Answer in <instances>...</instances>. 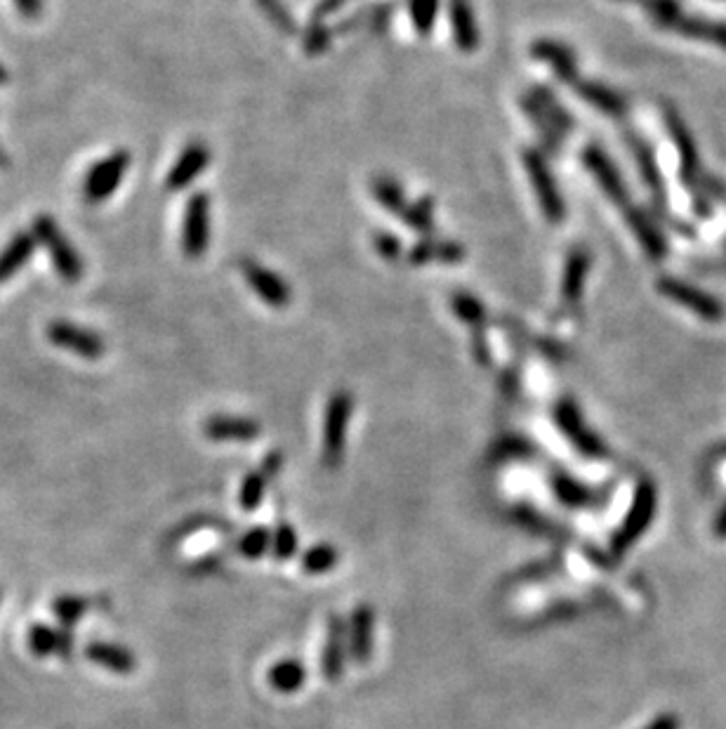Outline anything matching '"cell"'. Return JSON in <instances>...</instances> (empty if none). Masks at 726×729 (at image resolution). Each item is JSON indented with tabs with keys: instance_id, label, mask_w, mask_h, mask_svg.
Returning <instances> with one entry per match:
<instances>
[{
	"instance_id": "23",
	"label": "cell",
	"mask_w": 726,
	"mask_h": 729,
	"mask_svg": "<svg viewBox=\"0 0 726 729\" xmlns=\"http://www.w3.org/2000/svg\"><path fill=\"white\" fill-rule=\"evenodd\" d=\"M349 630H352L349 647H352L354 661L366 663L373 652V609L366 607V604H359L352 614Z\"/></svg>"
},
{
	"instance_id": "21",
	"label": "cell",
	"mask_w": 726,
	"mask_h": 729,
	"mask_svg": "<svg viewBox=\"0 0 726 729\" xmlns=\"http://www.w3.org/2000/svg\"><path fill=\"white\" fill-rule=\"evenodd\" d=\"M85 656L88 661L95 663V666L107 668V671L114 673H132L135 671L137 661L135 654L130 649H125L121 645H111V642H92V645L85 647Z\"/></svg>"
},
{
	"instance_id": "31",
	"label": "cell",
	"mask_w": 726,
	"mask_h": 729,
	"mask_svg": "<svg viewBox=\"0 0 726 729\" xmlns=\"http://www.w3.org/2000/svg\"><path fill=\"white\" fill-rule=\"evenodd\" d=\"M338 564V550L333 545L321 543L314 545L312 550H307L305 557H302V569L307 574H323V571H330Z\"/></svg>"
},
{
	"instance_id": "19",
	"label": "cell",
	"mask_w": 726,
	"mask_h": 729,
	"mask_svg": "<svg viewBox=\"0 0 726 729\" xmlns=\"http://www.w3.org/2000/svg\"><path fill=\"white\" fill-rule=\"evenodd\" d=\"M448 15H451L453 38L458 43V48L465 52L479 48V26L470 0H451L448 3Z\"/></svg>"
},
{
	"instance_id": "17",
	"label": "cell",
	"mask_w": 726,
	"mask_h": 729,
	"mask_svg": "<svg viewBox=\"0 0 726 729\" xmlns=\"http://www.w3.org/2000/svg\"><path fill=\"white\" fill-rule=\"evenodd\" d=\"M208 439L215 442H250L260 435V425L248 418H229V416H215L208 418L203 425Z\"/></svg>"
},
{
	"instance_id": "39",
	"label": "cell",
	"mask_w": 726,
	"mask_h": 729,
	"mask_svg": "<svg viewBox=\"0 0 726 729\" xmlns=\"http://www.w3.org/2000/svg\"><path fill=\"white\" fill-rule=\"evenodd\" d=\"M260 5L264 10H267V15L274 19V24L279 26V29L293 31V22L288 19L286 10H283V5L279 3V0H260Z\"/></svg>"
},
{
	"instance_id": "35",
	"label": "cell",
	"mask_w": 726,
	"mask_h": 729,
	"mask_svg": "<svg viewBox=\"0 0 726 729\" xmlns=\"http://www.w3.org/2000/svg\"><path fill=\"white\" fill-rule=\"evenodd\" d=\"M267 475L264 472H250V475H246V479H243L241 484V508L246 512H253L257 505H260L262 501V494H264V482H267Z\"/></svg>"
},
{
	"instance_id": "32",
	"label": "cell",
	"mask_w": 726,
	"mask_h": 729,
	"mask_svg": "<svg viewBox=\"0 0 726 729\" xmlns=\"http://www.w3.org/2000/svg\"><path fill=\"white\" fill-rule=\"evenodd\" d=\"M59 637L62 633L50 626H43V623H36V626L29 628V649L36 656H50L59 652Z\"/></svg>"
},
{
	"instance_id": "2",
	"label": "cell",
	"mask_w": 726,
	"mask_h": 729,
	"mask_svg": "<svg viewBox=\"0 0 726 729\" xmlns=\"http://www.w3.org/2000/svg\"><path fill=\"white\" fill-rule=\"evenodd\" d=\"M33 236L50 253V260L59 272V277H64L69 284H76L83 277V258L76 253V248L71 246L55 220L48 218V215L36 218V222H33Z\"/></svg>"
},
{
	"instance_id": "38",
	"label": "cell",
	"mask_w": 726,
	"mask_h": 729,
	"mask_svg": "<svg viewBox=\"0 0 726 729\" xmlns=\"http://www.w3.org/2000/svg\"><path fill=\"white\" fill-rule=\"evenodd\" d=\"M269 548V531L267 529H253L248 531L246 536H243V541L239 545L241 555L250 557V560H255V557L264 555V550Z\"/></svg>"
},
{
	"instance_id": "36",
	"label": "cell",
	"mask_w": 726,
	"mask_h": 729,
	"mask_svg": "<svg viewBox=\"0 0 726 729\" xmlns=\"http://www.w3.org/2000/svg\"><path fill=\"white\" fill-rule=\"evenodd\" d=\"M439 0H411V19L413 26L420 34H429L434 22H437Z\"/></svg>"
},
{
	"instance_id": "15",
	"label": "cell",
	"mask_w": 726,
	"mask_h": 729,
	"mask_svg": "<svg viewBox=\"0 0 726 729\" xmlns=\"http://www.w3.org/2000/svg\"><path fill=\"white\" fill-rule=\"evenodd\" d=\"M590 267L592 258L583 246L573 248V251L566 255L564 274H561V300H564L569 307L576 305L580 295H583L585 277L587 272H590Z\"/></svg>"
},
{
	"instance_id": "37",
	"label": "cell",
	"mask_w": 726,
	"mask_h": 729,
	"mask_svg": "<svg viewBox=\"0 0 726 729\" xmlns=\"http://www.w3.org/2000/svg\"><path fill=\"white\" fill-rule=\"evenodd\" d=\"M297 550V536L290 524H281L274 534V557L276 560H290Z\"/></svg>"
},
{
	"instance_id": "7",
	"label": "cell",
	"mask_w": 726,
	"mask_h": 729,
	"mask_svg": "<svg viewBox=\"0 0 726 729\" xmlns=\"http://www.w3.org/2000/svg\"><path fill=\"white\" fill-rule=\"evenodd\" d=\"M524 166L526 173L531 177L533 189H536V196L540 201V208H543L545 218L550 222H561L566 215L564 199H561L557 182H554V175L547 168V163L538 151H526L524 154Z\"/></svg>"
},
{
	"instance_id": "30",
	"label": "cell",
	"mask_w": 726,
	"mask_h": 729,
	"mask_svg": "<svg viewBox=\"0 0 726 729\" xmlns=\"http://www.w3.org/2000/svg\"><path fill=\"white\" fill-rule=\"evenodd\" d=\"M444 260V262H458L462 258V248L458 243H420L411 253V260L415 265H422L427 260Z\"/></svg>"
},
{
	"instance_id": "34",
	"label": "cell",
	"mask_w": 726,
	"mask_h": 729,
	"mask_svg": "<svg viewBox=\"0 0 726 729\" xmlns=\"http://www.w3.org/2000/svg\"><path fill=\"white\" fill-rule=\"evenodd\" d=\"M401 218H404L408 222V227L415 229V232L427 234L429 229H432V222H434L432 199H422L418 203H411V206L404 210Z\"/></svg>"
},
{
	"instance_id": "8",
	"label": "cell",
	"mask_w": 726,
	"mask_h": 729,
	"mask_svg": "<svg viewBox=\"0 0 726 729\" xmlns=\"http://www.w3.org/2000/svg\"><path fill=\"white\" fill-rule=\"evenodd\" d=\"M210 203L206 194H194L184 210L182 248L189 258H201L210 241Z\"/></svg>"
},
{
	"instance_id": "13",
	"label": "cell",
	"mask_w": 726,
	"mask_h": 729,
	"mask_svg": "<svg viewBox=\"0 0 726 729\" xmlns=\"http://www.w3.org/2000/svg\"><path fill=\"white\" fill-rule=\"evenodd\" d=\"M210 161V151L203 142H191L184 147L180 159L175 161V166L170 168L168 180H165V187L170 192H180V189H187L191 182L196 180L198 175L203 173Z\"/></svg>"
},
{
	"instance_id": "29",
	"label": "cell",
	"mask_w": 726,
	"mask_h": 729,
	"mask_svg": "<svg viewBox=\"0 0 726 729\" xmlns=\"http://www.w3.org/2000/svg\"><path fill=\"white\" fill-rule=\"evenodd\" d=\"M373 194H375V199L382 203V206H385L387 210H392V213L399 215V218L408 208L406 196H404V192H401V187L396 185L394 180H389V177H378V180L373 182Z\"/></svg>"
},
{
	"instance_id": "12",
	"label": "cell",
	"mask_w": 726,
	"mask_h": 729,
	"mask_svg": "<svg viewBox=\"0 0 726 729\" xmlns=\"http://www.w3.org/2000/svg\"><path fill=\"white\" fill-rule=\"evenodd\" d=\"M665 123H668L670 137H672V142H675V147H677L679 166H682V168H679V170H682V180H686L689 185H693V182H696V177H698V170H701V159H698L696 142H693L689 128H686L684 118L679 116L672 107H668V111H665Z\"/></svg>"
},
{
	"instance_id": "3",
	"label": "cell",
	"mask_w": 726,
	"mask_h": 729,
	"mask_svg": "<svg viewBox=\"0 0 726 729\" xmlns=\"http://www.w3.org/2000/svg\"><path fill=\"white\" fill-rule=\"evenodd\" d=\"M656 288L660 295H665V298L677 302V305L686 307V310L696 314V317H701L703 321H710V324H719V321H724L726 317L724 302H719L715 295L705 293L701 288L684 284V281L672 277L658 279Z\"/></svg>"
},
{
	"instance_id": "16",
	"label": "cell",
	"mask_w": 726,
	"mask_h": 729,
	"mask_svg": "<svg viewBox=\"0 0 726 729\" xmlns=\"http://www.w3.org/2000/svg\"><path fill=\"white\" fill-rule=\"evenodd\" d=\"M321 668L330 682H338L342 678V671H345V621L340 616H330L328 621V637L326 647H323Z\"/></svg>"
},
{
	"instance_id": "42",
	"label": "cell",
	"mask_w": 726,
	"mask_h": 729,
	"mask_svg": "<svg viewBox=\"0 0 726 729\" xmlns=\"http://www.w3.org/2000/svg\"><path fill=\"white\" fill-rule=\"evenodd\" d=\"M345 3H347V0H323V3H321L319 8H316V12H314L316 22H321V19L326 17V15H330V12L340 10L342 5H345Z\"/></svg>"
},
{
	"instance_id": "25",
	"label": "cell",
	"mask_w": 726,
	"mask_h": 729,
	"mask_svg": "<svg viewBox=\"0 0 726 729\" xmlns=\"http://www.w3.org/2000/svg\"><path fill=\"white\" fill-rule=\"evenodd\" d=\"M576 93L583 97L587 104H592L594 109H599L606 116L620 118L627 109V102L623 100V97H620L616 90L606 88V85H602V83H590V81L576 83Z\"/></svg>"
},
{
	"instance_id": "46",
	"label": "cell",
	"mask_w": 726,
	"mask_h": 729,
	"mask_svg": "<svg viewBox=\"0 0 726 729\" xmlns=\"http://www.w3.org/2000/svg\"><path fill=\"white\" fill-rule=\"evenodd\" d=\"M0 163H5V156H3V151H0Z\"/></svg>"
},
{
	"instance_id": "44",
	"label": "cell",
	"mask_w": 726,
	"mask_h": 729,
	"mask_svg": "<svg viewBox=\"0 0 726 729\" xmlns=\"http://www.w3.org/2000/svg\"><path fill=\"white\" fill-rule=\"evenodd\" d=\"M646 729H679V722L677 718H672V715H660V718L653 720Z\"/></svg>"
},
{
	"instance_id": "20",
	"label": "cell",
	"mask_w": 726,
	"mask_h": 729,
	"mask_svg": "<svg viewBox=\"0 0 726 729\" xmlns=\"http://www.w3.org/2000/svg\"><path fill=\"white\" fill-rule=\"evenodd\" d=\"M630 147H632V154H635L639 175H642V180L646 182V187H649V192L653 194V199H656L658 206H663V203H668V192H665L663 175H660V168H658V163H656V156H653V151H651L649 144L639 140V137H630Z\"/></svg>"
},
{
	"instance_id": "5",
	"label": "cell",
	"mask_w": 726,
	"mask_h": 729,
	"mask_svg": "<svg viewBox=\"0 0 726 729\" xmlns=\"http://www.w3.org/2000/svg\"><path fill=\"white\" fill-rule=\"evenodd\" d=\"M130 168V154L128 151H114V154L102 159L90 168L83 182V196L90 203H102L116 192L118 185L123 182L125 173Z\"/></svg>"
},
{
	"instance_id": "6",
	"label": "cell",
	"mask_w": 726,
	"mask_h": 729,
	"mask_svg": "<svg viewBox=\"0 0 726 729\" xmlns=\"http://www.w3.org/2000/svg\"><path fill=\"white\" fill-rule=\"evenodd\" d=\"M554 420H557L559 430L571 439V444L576 446L583 456L590 458L609 456L602 439L594 435V432L585 425L583 416H580V409L573 399H561V402L554 406Z\"/></svg>"
},
{
	"instance_id": "27",
	"label": "cell",
	"mask_w": 726,
	"mask_h": 729,
	"mask_svg": "<svg viewBox=\"0 0 726 729\" xmlns=\"http://www.w3.org/2000/svg\"><path fill=\"white\" fill-rule=\"evenodd\" d=\"M90 609V600L78 595H62L52 602V614L57 616V621L62 623L64 628H71L76 621H81V616Z\"/></svg>"
},
{
	"instance_id": "43",
	"label": "cell",
	"mask_w": 726,
	"mask_h": 729,
	"mask_svg": "<svg viewBox=\"0 0 726 729\" xmlns=\"http://www.w3.org/2000/svg\"><path fill=\"white\" fill-rule=\"evenodd\" d=\"M17 8L26 17H38V12L43 8V0H15Z\"/></svg>"
},
{
	"instance_id": "4",
	"label": "cell",
	"mask_w": 726,
	"mask_h": 729,
	"mask_svg": "<svg viewBox=\"0 0 726 729\" xmlns=\"http://www.w3.org/2000/svg\"><path fill=\"white\" fill-rule=\"evenodd\" d=\"M653 512H656V491H653L651 482H642L637 489L635 501H632V508L627 512V517L620 524L618 534L613 536L611 550L616 555H623L625 550H630V545L637 541L639 536L649 529L653 520Z\"/></svg>"
},
{
	"instance_id": "11",
	"label": "cell",
	"mask_w": 726,
	"mask_h": 729,
	"mask_svg": "<svg viewBox=\"0 0 726 729\" xmlns=\"http://www.w3.org/2000/svg\"><path fill=\"white\" fill-rule=\"evenodd\" d=\"M583 161L594 180H597V185L604 189V194L609 196L611 201H616L620 208H625L627 203H630V194H627V189L623 185V177H620V173L616 170V166H613V161L609 159V156L592 144V147H585Z\"/></svg>"
},
{
	"instance_id": "26",
	"label": "cell",
	"mask_w": 726,
	"mask_h": 729,
	"mask_svg": "<svg viewBox=\"0 0 726 729\" xmlns=\"http://www.w3.org/2000/svg\"><path fill=\"white\" fill-rule=\"evenodd\" d=\"M305 668H302L300 661H279L276 666L269 671V685H272L276 692L290 694L295 689H300L305 685Z\"/></svg>"
},
{
	"instance_id": "41",
	"label": "cell",
	"mask_w": 726,
	"mask_h": 729,
	"mask_svg": "<svg viewBox=\"0 0 726 729\" xmlns=\"http://www.w3.org/2000/svg\"><path fill=\"white\" fill-rule=\"evenodd\" d=\"M326 45H328V31L321 29V26L316 24L312 29V36H307L305 48L312 50V52H319V50L326 48Z\"/></svg>"
},
{
	"instance_id": "22",
	"label": "cell",
	"mask_w": 726,
	"mask_h": 729,
	"mask_svg": "<svg viewBox=\"0 0 726 729\" xmlns=\"http://www.w3.org/2000/svg\"><path fill=\"white\" fill-rule=\"evenodd\" d=\"M531 50L538 59H543L545 64H550V67L554 69V74H557L561 81H566V83L576 81V74H578L576 57H573V52L566 48V45L554 43V41H536Z\"/></svg>"
},
{
	"instance_id": "18",
	"label": "cell",
	"mask_w": 726,
	"mask_h": 729,
	"mask_svg": "<svg viewBox=\"0 0 726 729\" xmlns=\"http://www.w3.org/2000/svg\"><path fill=\"white\" fill-rule=\"evenodd\" d=\"M670 31H677L679 36L691 38V41H701L717 45V48L726 50V24L715 22V19H703V17H689L682 12V17L677 19L675 24L670 26Z\"/></svg>"
},
{
	"instance_id": "33",
	"label": "cell",
	"mask_w": 726,
	"mask_h": 729,
	"mask_svg": "<svg viewBox=\"0 0 726 729\" xmlns=\"http://www.w3.org/2000/svg\"><path fill=\"white\" fill-rule=\"evenodd\" d=\"M453 310L458 317L474 328H484L486 324V310L484 305L474 298V295L467 293H455L453 295Z\"/></svg>"
},
{
	"instance_id": "9",
	"label": "cell",
	"mask_w": 726,
	"mask_h": 729,
	"mask_svg": "<svg viewBox=\"0 0 726 729\" xmlns=\"http://www.w3.org/2000/svg\"><path fill=\"white\" fill-rule=\"evenodd\" d=\"M241 272H243V277H246L248 286L253 288V291L260 295V300L267 302L269 307L281 310V307L290 305L293 291H290V286L286 284V281H283L276 272H272V269L257 265L255 260H243Z\"/></svg>"
},
{
	"instance_id": "45",
	"label": "cell",
	"mask_w": 726,
	"mask_h": 729,
	"mask_svg": "<svg viewBox=\"0 0 726 729\" xmlns=\"http://www.w3.org/2000/svg\"><path fill=\"white\" fill-rule=\"evenodd\" d=\"M715 534H717V536H726V508L722 510V515L717 517V522H715Z\"/></svg>"
},
{
	"instance_id": "24",
	"label": "cell",
	"mask_w": 726,
	"mask_h": 729,
	"mask_svg": "<svg viewBox=\"0 0 726 729\" xmlns=\"http://www.w3.org/2000/svg\"><path fill=\"white\" fill-rule=\"evenodd\" d=\"M36 243V236L22 232L0 251V284L8 281L12 274H17L31 260L33 251H36Z\"/></svg>"
},
{
	"instance_id": "10",
	"label": "cell",
	"mask_w": 726,
	"mask_h": 729,
	"mask_svg": "<svg viewBox=\"0 0 726 729\" xmlns=\"http://www.w3.org/2000/svg\"><path fill=\"white\" fill-rule=\"evenodd\" d=\"M48 338L52 345L62 347L78 354L83 359H99L104 354V340L97 333L88 331V328L69 324V321H55L48 328Z\"/></svg>"
},
{
	"instance_id": "28",
	"label": "cell",
	"mask_w": 726,
	"mask_h": 729,
	"mask_svg": "<svg viewBox=\"0 0 726 729\" xmlns=\"http://www.w3.org/2000/svg\"><path fill=\"white\" fill-rule=\"evenodd\" d=\"M554 494H557L561 503L571 505V508H578V505H587L592 501V491L566 475H554Z\"/></svg>"
},
{
	"instance_id": "14",
	"label": "cell",
	"mask_w": 726,
	"mask_h": 729,
	"mask_svg": "<svg viewBox=\"0 0 726 729\" xmlns=\"http://www.w3.org/2000/svg\"><path fill=\"white\" fill-rule=\"evenodd\" d=\"M627 225H630L632 234L637 236V241L642 243V248L646 251V255H651L653 260H660L668 255V243H665V236L660 234V229L653 225V220L644 210H639L632 203H627L623 208Z\"/></svg>"
},
{
	"instance_id": "40",
	"label": "cell",
	"mask_w": 726,
	"mask_h": 729,
	"mask_svg": "<svg viewBox=\"0 0 726 729\" xmlns=\"http://www.w3.org/2000/svg\"><path fill=\"white\" fill-rule=\"evenodd\" d=\"M375 248L385 255V258H396L401 253V243L394 239L392 234H378L375 236Z\"/></svg>"
},
{
	"instance_id": "1",
	"label": "cell",
	"mask_w": 726,
	"mask_h": 729,
	"mask_svg": "<svg viewBox=\"0 0 726 729\" xmlns=\"http://www.w3.org/2000/svg\"><path fill=\"white\" fill-rule=\"evenodd\" d=\"M354 399L347 390H338L330 397L326 406V418H323V463L330 470L340 468L345 458L347 446V428L352 420Z\"/></svg>"
}]
</instances>
